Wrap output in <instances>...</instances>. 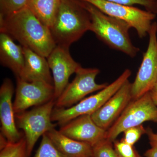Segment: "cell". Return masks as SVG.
<instances>
[{"instance_id": "cell-10", "label": "cell", "mask_w": 157, "mask_h": 157, "mask_svg": "<svg viewBox=\"0 0 157 157\" xmlns=\"http://www.w3.org/2000/svg\"><path fill=\"white\" fill-rule=\"evenodd\" d=\"M54 96L53 85L44 81L28 82L17 78L13 108L15 114L29 107L40 106L52 100Z\"/></svg>"}, {"instance_id": "cell-5", "label": "cell", "mask_w": 157, "mask_h": 157, "mask_svg": "<svg viewBox=\"0 0 157 157\" xmlns=\"http://www.w3.org/2000/svg\"><path fill=\"white\" fill-rule=\"evenodd\" d=\"M146 121L157 123V106L150 91L129 103L107 130L106 139L113 142L127 129L142 125Z\"/></svg>"}, {"instance_id": "cell-24", "label": "cell", "mask_w": 157, "mask_h": 157, "mask_svg": "<svg viewBox=\"0 0 157 157\" xmlns=\"http://www.w3.org/2000/svg\"><path fill=\"white\" fill-rule=\"evenodd\" d=\"M110 2L133 6L138 5L143 6L146 10L155 14L157 13V0H106Z\"/></svg>"}, {"instance_id": "cell-1", "label": "cell", "mask_w": 157, "mask_h": 157, "mask_svg": "<svg viewBox=\"0 0 157 157\" xmlns=\"http://www.w3.org/2000/svg\"><path fill=\"white\" fill-rule=\"evenodd\" d=\"M0 32L46 58L56 45L50 29L27 7L7 16L0 14Z\"/></svg>"}, {"instance_id": "cell-2", "label": "cell", "mask_w": 157, "mask_h": 157, "mask_svg": "<svg viewBox=\"0 0 157 157\" xmlns=\"http://www.w3.org/2000/svg\"><path fill=\"white\" fill-rule=\"evenodd\" d=\"M90 15L82 0H62L50 30L56 45L70 48L90 31Z\"/></svg>"}, {"instance_id": "cell-6", "label": "cell", "mask_w": 157, "mask_h": 157, "mask_svg": "<svg viewBox=\"0 0 157 157\" xmlns=\"http://www.w3.org/2000/svg\"><path fill=\"white\" fill-rule=\"evenodd\" d=\"M55 104V100L52 99L30 110L15 114L17 128L22 129L24 132L28 157L31 155L39 137L55 128L57 125L53 123L51 119Z\"/></svg>"}, {"instance_id": "cell-11", "label": "cell", "mask_w": 157, "mask_h": 157, "mask_svg": "<svg viewBox=\"0 0 157 157\" xmlns=\"http://www.w3.org/2000/svg\"><path fill=\"white\" fill-rule=\"evenodd\" d=\"M47 59L53 75L54 98L56 101L67 86L70 76L82 67L71 56L69 48L59 45H56Z\"/></svg>"}, {"instance_id": "cell-23", "label": "cell", "mask_w": 157, "mask_h": 157, "mask_svg": "<svg viewBox=\"0 0 157 157\" xmlns=\"http://www.w3.org/2000/svg\"><path fill=\"white\" fill-rule=\"evenodd\" d=\"M147 130L143 125L132 127L124 131V137L122 141L134 146L139 140L142 135L146 134Z\"/></svg>"}, {"instance_id": "cell-8", "label": "cell", "mask_w": 157, "mask_h": 157, "mask_svg": "<svg viewBox=\"0 0 157 157\" xmlns=\"http://www.w3.org/2000/svg\"><path fill=\"white\" fill-rule=\"evenodd\" d=\"M147 50L144 53L135 81L131 85L132 100H136L150 91L157 78V22L152 23L148 33Z\"/></svg>"}, {"instance_id": "cell-13", "label": "cell", "mask_w": 157, "mask_h": 157, "mask_svg": "<svg viewBox=\"0 0 157 157\" xmlns=\"http://www.w3.org/2000/svg\"><path fill=\"white\" fill-rule=\"evenodd\" d=\"M59 131L68 137L92 147L106 139L107 136V130L98 126L89 114L80 116L62 125Z\"/></svg>"}, {"instance_id": "cell-28", "label": "cell", "mask_w": 157, "mask_h": 157, "mask_svg": "<svg viewBox=\"0 0 157 157\" xmlns=\"http://www.w3.org/2000/svg\"><path fill=\"white\" fill-rule=\"evenodd\" d=\"M152 97L156 105L157 106V92L154 91H150Z\"/></svg>"}, {"instance_id": "cell-26", "label": "cell", "mask_w": 157, "mask_h": 157, "mask_svg": "<svg viewBox=\"0 0 157 157\" xmlns=\"http://www.w3.org/2000/svg\"><path fill=\"white\" fill-rule=\"evenodd\" d=\"M146 130L151 147L144 153V157H157V133H155L149 127Z\"/></svg>"}, {"instance_id": "cell-17", "label": "cell", "mask_w": 157, "mask_h": 157, "mask_svg": "<svg viewBox=\"0 0 157 157\" xmlns=\"http://www.w3.org/2000/svg\"><path fill=\"white\" fill-rule=\"evenodd\" d=\"M59 151L67 157H94L93 147L72 139L55 128L46 133Z\"/></svg>"}, {"instance_id": "cell-4", "label": "cell", "mask_w": 157, "mask_h": 157, "mask_svg": "<svg viewBox=\"0 0 157 157\" xmlns=\"http://www.w3.org/2000/svg\"><path fill=\"white\" fill-rule=\"evenodd\" d=\"M131 75V70L127 69L116 80L96 94L84 98L69 108L54 107L52 113V121L61 126L80 116L91 115L117 92Z\"/></svg>"}, {"instance_id": "cell-9", "label": "cell", "mask_w": 157, "mask_h": 157, "mask_svg": "<svg viewBox=\"0 0 157 157\" xmlns=\"http://www.w3.org/2000/svg\"><path fill=\"white\" fill-rule=\"evenodd\" d=\"M100 70L97 68L81 67L76 73V77L68 84L60 96L56 101L55 107L69 108L84 99L91 93L106 87L107 83L98 84L95 79Z\"/></svg>"}, {"instance_id": "cell-22", "label": "cell", "mask_w": 157, "mask_h": 157, "mask_svg": "<svg viewBox=\"0 0 157 157\" xmlns=\"http://www.w3.org/2000/svg\"><path fill=\"white\" fill-rule=\"evenodd\" d=\"M28 0H0V14L6 16L26 7Z\"/></svg>"}, {"instance_id": "cell-29", "label": "cell", "mask_w": 157, "mask_h": 157, "mask_svg": "<svg viewBox=\"0 0 157 157\" xmlns=\"http://www.w3.org/2000/svg\"><path fill=\"white\" fill-rule=\"evenodd\" d=\"M151 90L157 92V78L156 82V83L155 84L154 87Z\"/></svg>"}, {"instance_id": "cell-25", "label": "cell", "mask_w": 157, "mask_h": 157, "mask_svg": "<svg viewBox=\"0 0 157 157\" xmlns=\"http://www.w3.org/2000/svg\"><path fill=\"white\" fill-rule=\"evenodd\" d=\"M113 147L121 157H143L136 151L134 146L130 145L121 140H115Z\"/></svg>"}, {"instance_id": "cell-15", "label": "cell", "mask_w": 157, "mask_h": 157, "mask_svg": "<svg viewBox=\"0 0 157 157\" xmlns=\"http://www.w3.org/2000/svg\"><path fill=\"white\" fill-rule=\"evenodd\" d=\"M22 47L25 57L24 67L18 78L28 82L44 81L53 85V77L51 75L46 58L28 48Z\"/></svg>"}, {"instance_id": "cell-16", "label": "cell", "mask_w": 157, "mask_h": 157, "mask_svg": "<svg viewBox=\"0 0 157 157\" xmlns=\"http://www.w3.org/2000/svg\"><path fill=\"white\" fill-rule=\"evenodd\" d=\"M0 61L4 67L9 68L19 78L25 64L23 49L21 45H17L10 36L0 33Z\"/></svg>"}, {"instance_id": "cell-20", "label": "cell", "mask_w": 157, "mask_h": 157, "mask_svg": "<svg viewBox=\"0 0 157 157\" xmlns=\"http://www.w3.org/2000/svg\"><path fill=\"white\" fill-rule=\"evenodd\" d=\"M34 157H67L59 151L45 133L42 135L41 143Z\"/></svg>"}, {"instance_id": "cell-19", "label": "cell", "mask_w": 157, "mask_h": 157, "mask_svg": "<svg viewBox=\"0 0 157 157\" xmlns=\"http://www.w3.org/2000/svg\"><path fill=\"white\" fill-rule=\"evenodd\" d=\"M0 157H28L25 137L15 143H9L1 150Z\"/></svg>"}, {"instance_id": "cell-3", "label": "cell", "mask_w": 157, "mask_h": 157, "mask_svg": "<svg viewBox=\"0 0 157 157\" xmlns=\"http://www.w3.org/2000/svg\"><path fill=\"white\" fill-rule=\"evenodd\" d=\"M84 3L90 15V31L110 48L135 57L139 48L134 46L130 39L131 26L124 21L104 14L90 3Z\"/></svg>"}, {"instance_id": "cell-7", "label": "cell", "mask_w": 157, "mask_h": 157, "mask_svg": "<svg viewBox=\"0 0 157 157\" xmlns=\"http://www.w3.org/2000/svg\"><path fill=\"white\" fill-rule=\"evenodd\" d=\"M91 4L104 14L125 21L136 30L138 36L148 34L156 14L133 7L107 2L106 0H82Z\"/></svg>"}, {"instance_id": "cell-27", "label": "cell", "mask_w": 157, "mask_h": 157, "mask_svg": "<svg viewBox=\"0 0 157 157\" xmlns=\"http://www.w3.org/2000/svg\"><path fill=\"white\" fill-rule=\"evenodd\" d=\"M9 143L8 140L6 137L1 133L0 134V150L5 148Z\"/></svg>"}, {"instance_id": "cell-14", "label": "cell", "mask_w": 157, "mask_h": 157, "mask_svg": "<svg viewBox=\"0 0 157 157\" xmlns=\"http://www.w3.org/2000/svg\"><path fill=\"white\" fill-rule=\"evenodd\" d=\"M14 88L11 79L6 78L0 88V120L1 133L9 143H15L24 136L17 130L15 124V114L12 98Z\"/></svg>"}, {"instance_id": "cell-21", "label": "cell", "mask_w": 157, "mask_h": 157, "mask_svg": "<svg viewBox=\"0 0 157 157\" xmlns=\"http://www.w3.org/2000/svg\"><path fill=\"white\" fill-rule=\"evenodd\" d=\"M94 157H121L113 147V142L105 139L93 147Z\"/></svg>"}, {"instance_id": "cell-18", "label": "cell", "mask_w": 157, "mask_h": 157, "mask_svg": "<svg viewBox=\"0 0 157 157\" xmlns=\"http://www.w3.org/2000/svg\"><path fill=\"white\" fill-rule=\"evenodd\" d=\"M62 0H28L26 7L49 29L53 25Z\"/></svg>"}, {"instance_id": "cell-12", "label": "cell", "mask_w": 157, "mask_h": 157, "mask_svg": "<svg viewBox=\"0 0 157 157\" xmlns=\"http://www.w3.org/2000/svg\"><path fill=\"white\" fill-rule=\"evenodd\" d=\"M131 85L128 79L101 108L91 115L98 126L107 130L123 112L132 101Z\"/></svg>"}]
</instances>
